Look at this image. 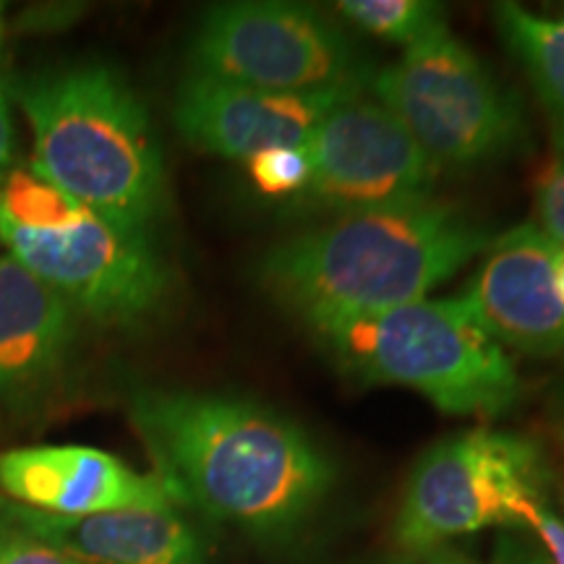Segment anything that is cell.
<instances>
[{
    "label": "cell",
    "instance_id": "cell-12",
    "mask_svg": "<svg viewBox=\"0 0 564 564\" xmlns=\"http://www.w3.org/2000/svg\"><path fill=\"white\" fill-rule=\"evenodd\" d=\"M0 491L11 502L61 518L175 507L158 476L137 474L116 455L82 444L0 453Z\"/></svg>",
    "mask_w": 564,
    "mask_h": 564
},
{
    "label": "cell",
    "instance_id": "cell-1",
    "mask_svg": "<svg viewBox=\"0 0 564 564\" xmlns=\"http://www.w3.org/2000/svg\"><path fill=\"white\" fill-rule=\"evenodd\" d=\"M129 419L173 505L257 541L299 535L335 489L327 449L257 400L144 387L131 394Z\"/></svg>",
    "mask_w": 564,
    "mask_h": 564
},
{
    "label": "cell",
    "instance_id": "cell-13",
    "mask_svg": "<svg viewBox=\"0 0 564 564\" xmlns=\"http://www.w3.org/2000/svg\"><path fill=\"white\" fill-rule=\"evenodd\" d=\"M0 518L84 564H209L202 535L175 507L61 518L0 497Z\"/></svg>",
    "mask_w": 564,
    "mask_h": 564
},
{
    "label": "cell",
    "instance_id": "cell-10",
    "mask_svg": "<svg viewBox=\"0 0 564 564\" xmlns=\"http://www.w3.org/2000/svg\"><path fill=\"white\" fill-rule=\"evenodd\" d=\"M361 89L274 95L188 70L175 95L173 121L196 150L249 162L274 147H303L329 110Z\"/></svg>",
    "mask_w": 564,
    "mask_h": 564
},
{
    "label": "cell",
    "instance_id": "cell-14",
    "mask_svg": "<svg viewBox=\"0 0 564 564\" xmlns=\"http://www.w3.org/2000/svg\"><path fill=\"white\" fill-rule=\"evenodd\" d=\"M74 337V308L17 259H0V398L24 403L42 394Z\"/></svg>",
    "mask_w": 564,
    "mask_h": 564
},
{
    "label": "cell",
    "instance_id": "cell-9",
    "mask_svg": "<svg viewBox=\"0 0 564 564\" xmlns=\"http://www.w3.org/2000/svg\"><path fill=\"white\" fill-rule=\"evenodd\" d=\"M303 150L312 178L293 202L340 215L429 196L440 171L382 102L361 95L329 110Z\"/></svg>",
    "mask_w": 564,
    "mask_h": 564
},
{
    "label": "cell",
    "instance_id": "cell-17",
    "mask_svg": "<svg viewBox=\"0 0 564 564\" xmlns=\"http://www.w3.org/2000/svg\"><path fill=\"white\" fill-rule=\"evenodd\" d=\"M337 11L369 34L405 45V51L447 30L440 6L426 0H343Z\"/></svg>",
    "mask_w": 564,
    "mask_h": 564
},
{
    "label": "cell",
    "instance_id": "cell-18",
    "mask_svg": "<svg viewBox=\"0 0 564 564\" xmlns=\"http://www.w3.org/2000/svg\"><path fill=\"white\" fill-rule=\"evenodd\" d=\"M251 181L272 199H299L312 178V165L303 147H274L249 160Z\"/></svg>",
    "mask_w": 564,
    "mask_h": 564
},
{
    "label": "cell",
    "instance_id": "cell-20",
    "mask_svg": "<svg viewBox=\"0 0 564 564\" xmlns=\"http://www.w3.org/2000/svg\"><path fill=\"white\" fill-rule=\"evenodd\" d=\"M0 564H84L0 518Z\"/></svg>",
    "mask_w": 564,
    "mask_h": 564
},
{
    "label": "cell",
    "instance_id": "cell-21",
    "mask_svg": "<svg viewBox=\"0 0 564 564\" xmlns=\"http://www.w3.org/2000/svg\"><path fill=\"white\" fill-rule=\"evenodd\" d=\"M520 528L531 531L541 541L552 564H564V520L549 507V502L535 505Z\"/></svg>",
    "mask_w": 564,
    "mask_h": 564
},
{
    "label": "cell",
    "instance_id": "cell-3",
    "mask_svg": "<svg viewBox=\"0 0 564 564\" xmlns=\"http://www.w3.org/2000/svg\"><path fill=\"white\" fill-rule=\"evenodd\" d=\"M34 133V167L91 215L147 236L165 204L150 116L121 74L82 63L13 82Z\"/></svg>",
    "mask_w": 564,
    "mask_h": 564
},
{
    "label": "cell",
    "instance_id": "cell-22",
    "mask_svg": "<svg viewBox=\"0 0 564 564\" xmlns=\"http://www.w3.org/2000/svg\"><path fill=\"white\" fill-rule=\"evenodd\" d=\"M11 150H13L11 118H9V108H6L3 89H0V178H3L6 165H9V162H11Z\"/></svg>",
    "mask_w": 564,
    "mask_h": 564
},
{
    "label": "cell",
    "instance_id": "cell-6",
    "mask_svg": "<svg viewBox=\"0 0 564 564\" xmlns=\"http://www.w3.org/2000/svg\"><path fill=\"white\" fill-rule=\"evenodd\" d=\"M552 465L539 444L476 429L436 442L415 463L394 518L403 552H429L491 525L520 528L546 505Z\"/></svg>",
    "mask_w": 564,
    "mask_h": 564
},
{
    "label": "cell",
    "instance_id": "cell-8",
    "mask_svg": "<svg viewBox=\"0 0 564 564\" xmlns=\"http://www.w3.org/2000/svg\"><path fill=\"white\" fill-rule=\"evenodd\" d=\"M0 241L74 312L102 324L147 322L165 303V264L150 238L87 215L63 230H30L0 217Z\"/></svg>",
    "mask_w": 564,
    "mask_h": 564
},
{
    "label": "cell",
    "instance_id": "cell-16",
    "mask_svg": "<svg viewBox=\"0 0 564 564\" xmlns=\"http://www.w3.org/2000/svg\"><path fill=\"white\" fill-rule=\"evenodd\" d=\"M37 167H17L0 178V217L30 230H63L87 215Z\"/></svg>",
    "mask_w": 564,
    "mask_h": 564
},
{
    "label": "cell",
    "instance_id": "cell-7",
    "mask_svg": "<svg viewBox=\"0 0 564 564\" xmlns=\"http://www.w3.org/2000/svg\"><path fill=\"white\" fill-rule=\"evenodd\" d=\"M194 74L274 91L322 95L366 84L352 42L299 3L246 0L212 6L188 47Z\"/></svg>",
    "mask_w": 564,
    "mask_h": 564
},
{
    "label": "cell",
    "instance_id": "cell-11",
    "mask_svg": "<svg viewBox=\"0 0 564 564\" xmlns=\"http://www.w3.org/2000/svg\"><path fill=\"white\" fill-rule=\"evenodd\" d=\"M556 253L560 249L535 223L518 225L494 238L484 267L460 295L494 343L533 356L564 350Z\"/></svg>",
    "mask_w": 564,
    "mask_h": 564
},
{
    "label": "cell",
    "instance_id": "cell-5",
    "mask_svg": "<svg viewBox=\"0 0 564 564\" xmlns=\"http://www.w3.org/2000/svg\"><path fill=\"white\" fill-rule=\"evenodd\" d=\"M371 89L436 167L489 165L528 139L518 97L447 30L377 70Z\"/></svg>",
    "mask_w": 564,
    "mask_h": 564
},
{
    "label": "cell",
    "instance_id": "cell-25",
    "mask_svg": "<svg viewBox=\"0 0 564 564\" xmlns=\"http://www.w3.org/2000/svg\"><path fill=\"white\" fill-rule=\"evenodd\" d=\"M379 564H432L426 560L423 554H415V552H405V554H398V556H390V560L379 562Z\"/></svg>",
    "mask_w": 564,
    "mask_h": 564
},
{
    "label": "cell",
    "instance_id": "cell-26",
    "mask_svg": "<svg viewBox=\"0 0 564 564\" xmlns=\"http://www.w3.org/2000/svg\"><path fill=\"white\" fill-rule=\"evenodd\" d=\"M556 285H560V295L564 301V249L556 253Z\"/></svg>",
    "mask_w": 564,
    "mask_h": 564
},
{
    "label": "cell",
    "instance_id": "cell-4",
    "mask_svg": "<svg viewBox=\"0 0 564 564\" xmlns=\"http://www.w3.org/2000/svg\"><path fill=\"white\" fill-rule=\"evenodd\" d=\"M312 329L343 373L366 384L408 387L447 415L494 419L523 392L502 345L491 340L463 299H421Z\"/></svg>",
    "mask_w": 564,
    "mask_h": 564
},
{
    "label": "cell",
    "instance_id": "cell-15",
    "mask_svg": "<svg viewBox=\"0 0 564 564\" xmlns=\"http://www.w3.org/2000/svg\"><path fill=\"white\" fill-rule=\"evenodd\" d=\"M507 51L523 66L552 123L554 150L564 152V19L525 11L518 3L494 9Z\"/></svg>",
    "mask_w": 564,
    "mask_h": 564
},
{
    "label": "cell",
    "instance_id": "cell-2",
    "mask_svg": "<svg viewBox=\"0 0 564 564\" xmlns=\"http://www.w3.org/2000/svg\"><path fill=\"white\" fill-rule=\"evenodd\" d=\"M491 230L432 196L343 212L272 246L259 280L308 327L426 299L489 251Z\"/></svg>",
    "mask_w": 564,
    "mask_h": 564
},
{
    "label": "cell",
    "instance_id": "cell-19",
    "mask_svg": "<svg viewBox=\"0 0 564 564\" xmlns=\"http://www.w3.org/2000/svg\"><path fill=\"white\" fill-rule=\"evenodd\" d=\"M535 228L552 241L556 249H564V152L554 150L552 158L535 171L533 178Z\"/></svg>",
    "mask_w": 564,
    "mask_h": 564
},
{
    "label": "cell",
    "instance_id": "cell-23",
    "mask_svg": "<svg viewBox=\"0 0 564 564\" xmlns=\"http://www.w3.org/2000/svg\"><path fill=\"white\" fill-rule=\"evenodd\" d=\"M415 554H423L432 564H478L474 560H468V556L455 552V549H447V546H436V549H429V552H415Z\"/></svg>",
    "mask_w": 564,
    "mask_h": 564
},
{
    "label": "cell",
    "instance_id": "cell-24",
    "mask_svg": "<svg viewBox=\"0 0 564 564\" xmlns=\"http://www.w3.org/2000/svg\"><path fill=\"white\" fill-rule=\"evenodd\" d=\"M554 442H556V484H560L562 505H564V419L554 423Z\"/></svg>",
    "mask_w": 564,
    "mask_h": 564
}]
</instances>
